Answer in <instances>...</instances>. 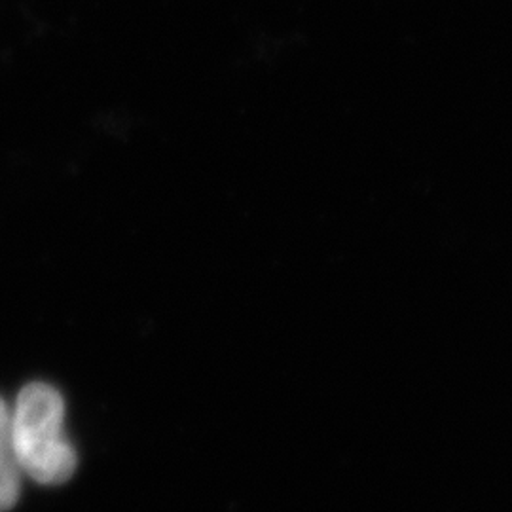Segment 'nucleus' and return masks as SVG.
Instances as JSON below:
<instances>
[{"instance_id": "2", "label": "nucleus", "mask_w": 512, "mask_h": 512, "mask_svg": "<svg viewBox=\"0 0 512 512\" xmlns=\"http://www.w3.org/2000/svg\"><path fill=\"white\" fill-rule=\"evenodd\" d=\"M21 475L12 439V412L0 399V512L10 511L18 503Z\"/></svg>"}, {"instance_id": "1", "label": "nucleus", "mask_w": 512, "mask_h": 512, "mask_svg": "<svg viewBox=\"0 0 512 512\" xmlns=\"http://www.w3.org/2000/svg\"><path fill=\"white\" fill-rule=\"evenodd\" d=\"M12 439L21 471L38 484L55 486L74 475L78 458L65 435V401L52 385L35 382L19 391Z\"/></svg>"}]
</instances>
